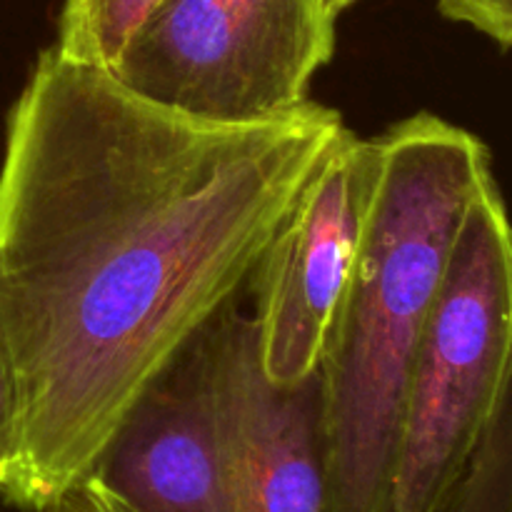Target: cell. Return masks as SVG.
<instances>
[{
	"mask_svg": "<svg viewBox=\"0 0 512 512\" xmlns=\"http://www.w3.org/2000/svg\"><path fill=\"white\" fill-rule=\"evenodd\" d=\"M343 128L313 100L260 123L188 118L38 55L0 165V330L20 390L10 505L38 512L88 478L250 285Z\"/></svg>",
	"mask_w": 512,
	"mask_h": 512,
	"instance_id": "cell-1",
	"label": "cell"
},
{
	"mask_svg": "<svg viewBox=\"0 0 512 512\" xmlns=\"http://www.w3.org/2000/svg\"><path fill=\"white\" fill-rule=\"evenodd\" d=\"M363 250L320 363L330 512H388L415 355L465 213L495 180L470 130L418 113L390 125Z\"/></svg>",
	"mask_w": 512,
	"mask_h": 512,
	"instance_id": "cell-2",
	"label": "cell"
},
{
	"mask_svg": "<svg viewBox=\"0 0 512 512\" xmlns=\"http://www.w3.org/2000/svg\"><path fill=\"white\" fill-rule=\"evenodd\" d=\"M512 393V220L490 180L465 213L400 420L388 512H435Z\"/></svg>",
	"mask_w": 512,
	"mask_h": 512,
	"instance_id": "cell-3",
	"label": "cell"
},
{
	"mask_svg": "<svg viewBox=\"0 0 512 512\" xmlns=\"http://www.w3.org/2000/svg\"><path fill=\"white\" fill-rule=\"evenodd\" d=\"M335 23L320 0H160L108 73L188 118H283L333 60Z\"/></svg>",
	"mask_w": 512,
	"mask_h": 512,
	"instance_id": "cell-4",
	"label": "cell"
},
{
	"mask_svg": "<svg viewBox=\"0 0 512 512\" xmlns=\"http://www.w3.org/2000/svg\"><path fill=\"white\" fill-rule=\"evenodd\" d=\"M380 180V143L343 128L255 268L260 370L275 388L318 375Z\"/></svg>",
	"mask_w": 512,
	"mask_h": 512,
	"instance_id": "cell-5",
	"label": "cell"
},
{
	"mask_svg": "<svg viewBox=\"0 0 512 512\" xmlns=\"http://www.w3.org/2000/svg\"><path fill=\"white\" fill-rule=\"evenodd\" d=\"M213 400L235 512H330L320 378L268 383L238 300L213 323Z\"/></svg>",
	"mask_w": 512,
	"mask_h": 512,
	"instance_id": "cell-6",
	"label": "cell"
},
{
	"mask_svg": "<svg viewBox=\"0 0 512 512\" xmlns=\"http://www.w3.org/2000/svg\"><path fill=\"white\" fill-rule=\"evenodd\" d=\"M90 475L118 512H235L213 400V325L145 390Z\"/></svg>",
	"mask_w": 512,
	"mask_h": 512,
	"instance_id": "cell-7",
	"label": "cell"
},
{
	"mask_svg": "<svg viewBox=\"0 0 512 512\" xmlns=\"http://www.w3.org/2000/svg\"><path fill=\"white\" fill-rule=\"evenodd\" d=\"M160 0H63L53 50L73 63L110 70Z\"/></svg>",
	"mask_w": 512,
	"mask_h": 512,
	"instance_id": "cell-8",
	"label": "cell"
},
{
	"mask_svg": "<svg viewBox=\"0 0 512 512\" xmlns=\"http://www.w3.org/2000/svg\"><path fill=\"white\" fill-rule=\"evenodd\" d=\"M435 512H512V393Z\"/></svg>",
	"mask_w": 512,
	"mask_h": 512,
	"instance_id": "cell-9",
	"label": "cell"
},
{
	"mask_svg": "<svg viewBox=\"0 0 512 512\" xmlns=\"http://www.w3.org/2000/svg\"><path fill=\"white\" fill-rule=\"evenodd\" d=\"M443 18L468 25L480 35L512 50V0H435Z\"/></svg>",
	"mask_w": 512,
	"mask_h": 512,
	"instance_id": "cell-10",
	"label": "cell"
},
{
	"mask_svg": "<svg viewBox=\"0 0 512 512\" xmlns=\"http://www.w3.org/2000/svg\"><path fill=\"white\" fill-rule=\"evenodd\" d=\"M20 440V390L8 343L0 330V490L13 473Z\"/></svg>",
	"mask_w": 512,
	"mask_h": 512,
	"instance_id": "cell-11",
	"label": "cell"
},
{
	"mask_svg": "<svg viewBox=\"0 0 512 512\" xmlns=\"http://www.w3.org/2000/svg\"><path fill=\"white\" fill-rule=\"evenodd\" d=\"M38 512H118V510L113 508V503H110L108 495L103 493V488L95 483L93 475H88V478L75 483L73 488H68L65 493H60L53 503L45 505V508Z\"/></svg>",
	"mask_w": 512,
	"mask_h": 512,
	"instance_id": "cell-12",
	"label": "cell"
},
{
	"mask_svg": "<svg viewBox=\"0 0 512 512\" xmlns=\"http://www.w3.org/2000/svg\"><path fill=\"white\" fill-rule=\"evenodd\" d=\"M353 3H355V0H320V5H323L325 13H328L330 18H335V20H338L340 15H343L345 10H348Z\"/></svg>",
	"mask_w": 512,
	"mask_h": 512,
	"instance_id": "cell-13",
	"label": "cell"
},
{
	"mask_svg": "<svg viewBox=\"0 0 512 512\" xmlns=\"http://www.w3.org/2000/svg\"><path fill=\"white\" fill-rule=\"evenodd\" d=\"M0 512H5V510H3V508H0Z\"/></svg>",
	"mask_w": 512,
	"mask_h": 512,
	"instance_id": "cell-14",
	"label": "cell"
}]
</instances>
